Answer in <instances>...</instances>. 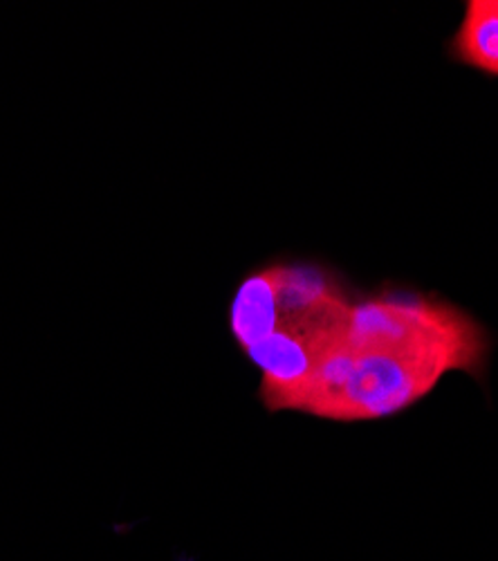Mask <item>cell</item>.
Listing matches in <instances>:
<instances>
[{
    "mask_svg": "<svg viewBox=\"0 0 498 561\" xmlns=\"http://www.w3.org/2000/svg\"><path fill=\"white\" fill-rule=\"evenodd\" d=\"M494 337L449 299L386 288L357 295L348 329L314 373L299 413L331 423H369L422 402L449 373L485 385Z\"/></svg>",
    "mask_w": 498,
    "mask_h": 561,
    "instance_id": "cell-1",
    "label": "cell"
},
{
    "mask_svg": "<svg viewBox=\"0 0 498 561\" xmlns=\"http://www.w3.org/2000/svg\"><path fill=\"white\" fill-rule=\"evenodd\" d=\"M357 295L314 261H277L250 272L230 304V333L258 368L267 411H297L314 373L341 342Z\"/></svg>",
    "mask_w": 498,
    "mask_h": 561,
    "instance_id": "cell-2",
    "label": "cell"
},
{
    "mask_svg": "<svg viewBox=\"0 0 498 561\" xmlns=\"http://www.w3.org/2000/svg\"><path fill=\"white\" fill-rule=\"evenodd\" d=\"M447 53L451 61L498 79V0H467Z\"/></svg>",
    "mask_w": 498,
    "mask_h": 561,
    "instance_id": "cell-3",
    "label": "cell"
}]
</instances>
